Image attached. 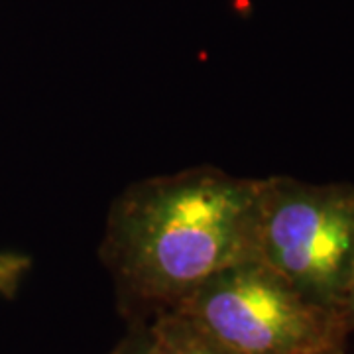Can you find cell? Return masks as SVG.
Wrapping results in <instances>:
<instances>
[{
	"instance_id": "cell-1",
	"label": "cell",
	"mask_w": 354,
	"mask_h": 354,
	"mask_svg": "<svg viewBox=\"0 0 354 354\" xmlns=\"http://www.w3.org/2000/svg\"><path fill=\"white\" fill-rule=\"evenodd\" d=\"M264 179L195 167L142 179L113 203L101 256L130 304L171 309L232 266L258 260Z\"/></svg>"
},
{
	"instance_id": "cell-2",
	"label": "cell",
	"mask_w": 354,
	"mask_h": 354,
	"mask_svg": "<svg viewBox=\"0 0 354 354\" xmlns=\"http://www.w3.org/2000/svg\"><path fill=\"white\" fill-rule=\"evenodd\" d=\"M239 354H346L351 325L262 260L232 266L176 307Z\"/></svg>"
},
{
	"instance_id": "cell-3",
	"label": "cell",
	"mask_w": 354,
	"mask_h": 354,
	"mask_svg": "<svg viewBox=\"0 0 354 354\" xmlns=\"http://www.w3.org/2000/svg\"><path fill=\"white\" fill-rule=\"evenodd\" d=\"M258 260L307 297L341 307L354 274V183L264 177Z\"/></svg>"
},
{
	"instance_id": "cell-4",
	"label": "cell",
	"mask_w": 354,
	"mask_h": 354,
	"mask_svg": "<svg viewBox=\"0 0 354 354\" xmlns=\"http://www.w3.org/2000/svg\"><path fill=\"white\" fill-rule=\"evenodd\" d=\"M146 335L158 354H239L177 309L156 311Z\"/></svg>"
},
{
	"instance_id": "cell-5",
	"label": "cell",
	"mask_w": 354,
	"mask_h": 354,
	"mask_svg": "<svg viewBox=\"0 0 354 354\" xmlns=\"http://www.w3.org/2000/svg\"><path fill=\"white\" fill-rule=\"evenodd\" d=\"M111 354H158V351L153 348V344L150 342V339H148L146 330H144L142 337H134V339H130V341L122 342V344Z\"/></svg>"
},
{
	"instance_id": "cell-6",
	"label": "cell",
	"mask_w": 354,
	"mask_h": 354,
	"mask_svg": "<svg viewBox=\"0 0 354 354\" xmlns=\"http://www.w3.org/2000/svg\"><path fill=\"white\" fill-rule=\"evenodd\" d=\"M341 309L344 311L346 319H348L351 329L354 330V274H353V278H351L348 288H346V293H344V299H342Z\"/></svg>"
}]
</instances>
